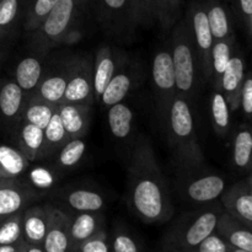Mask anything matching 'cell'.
<instances>
[{"label": "cell", "mask_w": 252, "mask_h": 252, "mask_svg": "<svg viewBox=\"0 0 252 252\" xmlns=\"http://www.w3.org/2000/svg\"><path fill=\"white\" fill-rule=\"evenodd\" d=\"M223 209L208 206L185 213L165 235L164 244L170 252H191L202 241L216 233Z\"/></svg>", "instance_id": "obj_5"}, {"label": "cell", "mask_w": 252, "mask_h": 252, "mask_svg": "<svg viewBox=\"0 0 252 252\" xmlns=\"http://www.w3.org/2000/svg\"><path fill=\"white\" fill-rule=\"evenodd\" d=\"M43 132L44 145L43 152H42V158L54 155L69 140L65 128H64L61 116L58 113V107H57L56 112L53 113L51 121H49L47 127L43 129Z\"/></svg>", "instance_id": "obj_32"}, {"label": "cell", "mask_w": 252, "mask_h": 252, "mask_svg": "<svg viewBox=\"0 0 252 252\" xmlns=\"http://www.w3.org/2000/svg\"><path fill=\"white\" fill-rule=\"evenodd\" d=\"M216 233L220 235L231 248L252 252V230L225 211L221 212L219 217Z\"/></svg>", "instance_id": "obj_18"}, {"label": "cell", "mask_w": 252, "mask_h": 252, "mask_svg": "<svg viewBox=\"0 0 252 252\" xmlns=\"http://www.w3.org/2000/svg\"><path fill=\"white\" fill-rule=\"evenodd\" d=\"M25 241H20L17 244H11V245H0V252H20L24 248Z\"/></svg>", "instance_id": "obj_44"}, {"label": "cell", "mask_w": 252, "mask_h": 252, "mask_svg": "<svg viewBox=\"0 0 252 252\" xmlns=\"http://www.w3.org/2000/svg\"><path fill=\"white\" fill-rule=\"evenodd\" d=\"M112 252H139L138 244L134 239L126 231H117L111 241Z\"/></svg>", "instance_id": "obj_41"}, {"label": "cell", "mask_w": 252, "mask_h": 252, "mask_svg": "<svg viewBox=\"0 0 252 252\" xmlns=\"http://www.w3.org/2000/svg\"><path fill=\"white\" fill-rule=\"evenodd\" d=\"M68 207L74 212H101L105 208V198L97 191L90 189H74L64 194Z\"/></svg>", "instance_id": "obj_27"}, {"label": "cell", "mask_w": 252, "mask_h": 252, "mask_svg": "<svg viewBox=\"0 0 252 252\" xmlns=\"http://www.w3.org/2000/svg\"><path fill=\"white\" fill-rule=\"evenodd\" d=\"M120 68L117 58L110 46H101L94 61V98L100 100L112 76Z\"/></svg>", "instance_id": "obj_19"}, {"label": "cell", "mask_w": 252, "mask_h": 252, "mask_svg": "<svg viewBox=\"0 0 252 252\" xmlns=\"http://www.w3.org/2000/svg\"><path fill=\"white\" fill-rule=\"evenodd\" d=\"M53 206L27 207L22 212V239L29 245H42L52 219Z\"/></svg>", "instance_id": "obj_13"}, {"label": "cell", "mask_w": 252, "mask_h": 252, "mask_svg": "<svg viewBox=\"0 0 252 252\" xmlns=\"http://www.w3.org/2000/svg\"><path fill=\"white\" fill-rule=\"evenodd\" d=\"M248 21H249V26H250V33H251V39H252V14L249 16Z\"/></svg>", "instance_id": "obj_46"}, {"label": "cell", "mask_w": 252, "mask_h": 252, "mask_svg": "<svg viewBox=\"0 0 252 252\" xmlns=\"http://www.w3.org/2000/svg\"><path fill=\"white\" fill-rule=\"evenodd\" d=\"M233 162L238 169H252V129L241 127L233 142Z\"/></svg>", "instance_id": "obj_34"}, {"label": "cell", "mask_w": 252, "mask_h": 252, "mask_svg": "<svg viewBox=\"0 0 252 252\" xmlns=\"http://www.w3.org/2000/svg\"><path fill=\"white\" fill-rule=\"evenodd\" d=\"M187 24L191 32L192 42L198 59L201 79L209 83L211 79V54L214 44L213 34L209 27L207 12L202 0H193L186 14Z\"/></svg>", "instance_id": "obj_6"}, {"label": "cell", "mask_w": 252, "mask_h": 252, "mask_svg": "<svg viewBox=\"0 0 252 252\" xmlns=\"http://www.w3.org/2000/svg\"><path fill=\"white\" fill-rule=\"evenodd\" d=\"M0 57H1V56H0Z\"/></svg>", "instance_id": "obj_52"}, {"label": "cell", "mask_w": 252, "mask_h": 252, "mask_svg": "<svg viewBox=\"0 0 252 252\" xmlns=\"http://www.w3.org/2000/svg\"><path fill=\"white\" fill-rule=\"evenodd\" d=\"M22 212L0 221V245H11V244H17L24 240L22 239Z\"/></svg>", "instance_id": "obj_38"}, {"label": "cell", "mask_w": 252, "mask_h": 252, "mask_svg": "<svg viewBox=\"0 0 252 252\" xmlns=\"http://www.w3.org/2000/svg\"><path fill=\"white\" fill-rule=\"evenodd\" d=\"M58 1L59 0H32L25 16V30L27 32L36 31Z\"/></svg>", "instance_id": "obj_36"}, {"label": "cell", "mask_w": 252, "mask_h": 252, "mask_svg": "<svg viewBox=\"0 0 252 252\" xmlns=\"http://www.w3.org/2000/svg\"><path fill=\"white\" fill-rule=\"evenodd\" d=\"M69 252H80L79 250H76V251H69Z\"/></svg>", "instance_id": "obj_49"}, {"label": "cell", "mask_w": 252, "mask_h": 252, "mask_svg": "<svg viewBox=\"0 0 252 252\" xmlns=\"http://www.w3.org/2000/svg\"><path fill=\"white\" fill-rule=\"evenodd\" d=\"M57 107L58 106L52 105V103L33 95L29 100H26L20 121L31 123V125H34L44 129L49 121H51L53 113L56 112Z\"/></svg>", "instance_id": "obj_29"}, {"label": "cell", "mask_w": 252, "mask_h": 252, "mask_svg": "<svg viewBox=\"0 0 252 252\" xmlns=\"http://www.w3.org/2000/svg\"><path fill=\"white\" fill-rule=\"evenodd\" d=\"M98 20L110 33L127 34L137 27L130 0H97Z\"/></svg>", "instance_id": "obj_10"}, {"label": "cell", "mask_w": 252, "mask_h": 252, "mask_svg": "<svg viewBox=\"0 0 252 252\" xmlns=\"http://www.w3.org/2000/svg\"><path fill=\"white\" fill-rule=\"evenodd\" d=\"M191 252H230V245L220 235L213 233Z\"/></svg>", "instance_id": "obj_40"}, {"label": "cell", "mask_w": 252, "mask_h": 252, "mask_svg": "<svg viewBox=\"0 0 252 252\" xmlns=\"http://www.w3.org/2000/svg\"><path fill=\"white\" fill-rule=\"evenodd\" d=\"M25 252H46V251H44L43 246L42 245H29V244H27L26 249H25Z\"/></svg>", "instance_id": "obj_45"}, {"label": "cell", "mask_w": 252, "mask_h": 252, "mask_svg": "<svg viewBox=\"0 0 252 252\" xmlns=\"http://www.w3.org/2000/svg\"><path fill=\"white\" fill-rule=\"evenodd\" d=\"M184 174L177 182V191L185 202L196 206H209L225 191V180L218 174H193L192 171H182Z\"/></svg>", "instance_id": "obj_7"}, {"label": "cell", "mask_w": 252, "mask_h": 252, "mask_svg": "<svg viewBox=\"0 0 252 252\" xmlns=\"http://www.w3.org/2000/svg\"><path fill=\"white\" fill-rule=\"evenodd\" d=\"M69 78V62L66 66L59 70L49 73L48 75L42 76L41 81L34 89L36 93L34 96L52 103V105L58 106L63 101L64 93H65L66 84Z\"/></svg>", "instance_id": "obj_22"}, {"label": "cell", "mask_w": 252, "mask_h": 252, "mask_svg": "<svg viewBox=\"0 0 252 252\" xmlns=\"http://www.w3.org/2000/svg\"><path fill=\"white\" fill-rule=\"evenodd\" d=\"M152 81L157 97V108L161 112L177 95L175 69L169 44L158 49L152 62Z\"/></svg>", "instance_id": "obj_9"}, {"label": "cell", "mask_w": 252, "mask_h": 252, "mask_svg": "<svg viewBox=\"0 0 252 252\" xmlns=\"http://www.w3.org/2000/svg\"><path fill=\"white\" fill-rule=\"evenodd\" d=\"M58 113L69 139L85 137L90 126V106L63 101L58 105Z\"/></svg>", "instance_id": "obj_17"}, {"label": "cell", "mask_w": 252, "mask_h": 252, "mask_svg": "<svg viewBox=\"0 0 252 252\" xmlns=\"http://www.w3.org/2000/svg\"><path fill=\"white\" fill-rule=\"evenodd\" d=\"M239 6H240L241 14L248 20L252 14V0H239Z\"/></svg>", "instance_id": "obj_43"}, {"label": "cell", "mask_w": 252, "mask_h": 252, "mask_svg": "<svg viewBox=\"0 0 252 252\" xmlns=\"http://www.w3.org/2000/svg\"><path fill=\"white\" fill-rule=\"evenodd\" d=\"M133 85H134V74L129 69L120 66L98 100L101 106L108 108L116 103L122 102L127 97Z\"/></svg>", "instance_id": "obj_24"}, {"label": "cell", "mask_w": 252, "mask_h": 252, "mask_svg": "<svg viewBox=\"0 0 252 252\" xmlns=\"http://www.w3.org/2000/svg\"><path fill=\"white\" fill-rule=\"evenodd\" d=\"M90 0H59L33 33V48L42 53L80 37L78 24Z\"/></svg>", "instance_id": "obj_3"}, {"label": "cell", "mask_w": 252, "mask_h": 252, "mask_svg": "<svg viewBox=\"0 0 252 252\" xmlns=\"http://www.w3.org/2000/svg\"><path fill=\"white\" fill-rule=\"evenodd\" d=\"M42 79V63L36 57H26L19 62L14 74V80L25 91L34 90Z\"/></svg>", "instance_id": "obj_30"}, {"label": "cell", "mask_w": 252, "mask_h": 252, "mask_svg": "<svg viewBox=\"0 0 252 252\" xmlns=\"http://www.w3.org/2000/svg\"><path fill=\"white\" fill-rule=\"evenodd\" d=\"M25 91L15 80H0V116L6 122L20 120L26 103Z\"/></svg>", "instance_id": "obj_20"}, {"label": "cell", "mask_w": 252, "mask_h": 252, "mask_svg": "<svg viewBox=\"0 0 252 252\" xmlns=\"http://www.w3.org/2000/svg\"><path fill=\"white\" fill-rule=\"evenodd\" d=\"M85 153V139L84 138H71L56 153L58 167L63 170H69L78 166L83 160Z\"/></svg>", "instance_id": "obj_35"}, {"label": "cell", "mask_w": 252, "mask_h": 252, "mask_svg": "<svg viewBox=\"0 0 252 252\" xmlns=\"http://www.w3.org/2000/svg\"><path fill=\"white\" fill-rule=\"evenodd\" d=\"M159 118L177 167L181 171L202 169L206 158L197 137L189 101L176 95L159 112Z\"/></svg>", "instance_id": "obj_2"}, {"label": "cell", "mask_w": 252, "mask_h": 252, "mask_svg": "<svg viewBox=\"0 0 252 252\" xmlns=\"http://www.w3.org/2000/svg\"><path fill=\"white\" fill-rule=\"evenodd\" d=\"M94 62L90 57H81L69 62V78L64 93V102L93 106ZM62 101V102H63Z\"/></svg>", "instance_id": "obj_8"}, {"label": "cell", "mask_w": 252, "mask_h": 252, "mask_svg": "<svg viewBox=\"0 0 252 252\" xmlns=\"http://www.w3.org/2000/svg\"><path fill=\"white\" fill-rule=\"evenodd\" d=\"M107 122L113 138L118 140H126L132 133L134 112L127 103L122 101L108 107Z\"/></svg>", "instance_id": "obj_26"}, {"label": "cell", "mask_w": 252, "mask_h": 252, "mask_svg": "<svg viewBox=\"0 0 252 252\" xmlns=\"http://www.w3.org/2000/svg\"><path fill=\"white\" fill-rule=\"evenodd\" d=\"M240 108L246 117H252V74H248L244 79L240 93Z\"/></svg>", "instance_id": "obj_42"}, {"label": "cell", "mask_w": 252, "mask_h": 252, "mask_svg": "<svg viewBox=\"0 0 252 252\" xmlns=\"http://www.w3.org/2000/svg\"><path fill=\"white\" fill-rule=\"evenodd\" d=\"M128 203L147 224H160L174 216L171 194L158 162L152 142L140 134L134 142L128 165Z\"/></svg>", "instance_id": "obj_1"}, {"label": "cell", "mask_w": 252, "mask_h": 252, "mask_svg": "<svg viewBox=\"0 0 252 252\" xmlns=\"http://www.w3.org/2000/svg\"><path fill=\"white\" fill-rule=\"evenodd\" d=\"M30 162L17 148L0 145V182H20Z\"/></svg>", "instance_id": "obj_21"}, {"label": "cell", "mask_w": 252, "mask_h": 252, "mask_svg": "<svg viewBox=\"0 0 252 252\" xmlns=\"http://www.w3.org/2000/svg\"><path fill=\"white\" fill-rule=\"evenodd\" d=\"M154 21L164 31H170L182 19L181 0H152Z\"/></svg>", "instance_id": "obj_31"}, {"label": "cell", "mask_w": 252, "mask_h": 252, "mask_svg": "<svg viewBox=\"0 0 252 252\" xmlns=\"http://www.w3.org/2000/svg\"><path fill=\"white\" fill-rule=\"evenodd\" d=\"M105 219L101 212H80L76 216H70L69 224V238H70V251L80 250L81 246L102 233Z\"/></svg>", "instance_id": "obj_14"}, {"label": "cell", "mask_w": 252, "mask_h": 252, "mask_svg": "<svg viewBox=\"0 0 252 252\" xmlns=\"http://www.w3.org/2000/svg\"><path fill=\"white\" fill-rule=\"evenodd\" d=\"M234 43H235V37L214 41L211 54V79H209V83L214 86V89L219 88L221 76L233 56Z\"/></svg>", "instance_id": "obj_28"}, {"label": "cell", "mask_w": 252, "mask_h": 252, "mask_svg": "<svg viewBox=\"0 0 252 252\" xmlns=\"http://www.w3.org/2000/svg\"><path fill=\"white\" fill-rule=\"evenodd\" d=\"M17 149L30 160L34 161L42 158L44 145V132L42 128L31 123L20 121L17 128Z\"/></svg>", "instance_id": "obj_23"}, {"label": "cell", "mask_w": 252, "mask_h": 252, "mask_svg": "<svg viewBox=\"0 0 252 252\" xmlns=\"http://www.w3.org/2000/svg\"><path fill=\"white\" fill-rule=\"evenodd\" d=\"M169 47L174 62L176 94L189 101L197 91L198 83L202 79L186 17H182L172 27Z\"/></svg>", "instance_id": "obj_4"}, {"label": "cell", "mask_w": 252, "mask_h": 252, "mask_svg": "<svg viewBox=\"0 0 252 252\" xmlns=\"http://www.w3.org/2000/svg\"><path fill=\"white\" fill-rule=\"evenodd\" d=\"M230 107L220 90L214 89L211 96V117L213 128L219 137H225L230 129Z\"/></svg>", "instance_id": "obj_33"}, {"label": "cell", "mask_w": 252, "mask_h": 252, "mask_svg": "<svg viewBox=\"0 0 252 252\" xmlns=\"http://www.w3.org/2000/svg\"><path fill=\"white\" fill-rule=\"evenodd\" d=\"M26 245H27V244H25V245H24V248L21 249V251H20V252H25V249H26Z\"/></svg>", "instance_id": "obj_48"}, {"label": "cell", "mask_w": 252, "mask_h": 252, "mask_svg": "<svg viewBox=\"0 0 252 252\" xmlns=\"http://www.w3.org/2000/svg\"><path fill=\"white\" fill-rule=\"evenodd\" d=\"M221 203L226 213L252 230V181L250 179L224 191Z\"/></svg>", "instance_id": "obj_11"}, {"label": "cell", "mask_w": 252, "mask_h": 252, "mask_svg": "<svg viewBox=\"0 0 252 252\" xmlns=\"http://www.w3.org/2000/svg\"><path fill=\"white\" fill-rule=\"evenodd\" d=\"M249 179H250V180H251V181H252V176H250V177H249Z\"/></svg>", "instance_id": "obj_50"}, {"label": "cell", "mask_w": 252, "mask_h": 252, "mask_svg": "<svg viewBox=\"0 0 252 252\" xmlns=\"http://www.w3.org/2000/svg\"><path fill=\"white\" fill-rule=\"evenodd\" d=\"M70 216L62 209L53 207L52 219L42 246L46 252H69L70 238H69Z\"/></svg>", "instance_id": "obj_16"}, {"label": "cell", "mask_w": 252, "mask_h": 252, "mask_svg": "<svg viewBox=\"0 0 252 252\" xmlns=\"http://www.w3.org/2000/svg\"><path fill=\"white\" fill-rule=\"evenodd\" d=\"M251 176H252V175H251Z\"/></svg>", "instance_id": "obj_51"}, {"label": "cell", "mask_w": 252, "mask_h": 252, "mask_svg": "<svg viewBox=\"0 0 252 252\" xmlns=\"http://www.w3.org/2000/svg\"><path fill=\"white\" fill-rule=\"evenodd\" d=\"M137 26H149L154 22L152 0H130Z\"/></svg>", "instance_id": "obj_39"}, {"label": "cell", "mask_w": 252, "mask_h": 252, "mask_svg": "<svg viewBox=\"0 0 252 252\" xmlns=\"http://www.w3.org/2000/svg\"><path fill=\"white\" fill-rule=\"evenodd\" d=\"M36 197V192L22 181L0 182V221L25 211Z\"/></svg>", "instance_id": "obj_12"}, {"label": "cell", "mask_w": 252, "mask_h": 252, "mask_svg": "<svg viewBox=\"0 0 252 252\" xmlns=\"http://www.w3.org/2000/svg\"><path fill=\"white\" fill-rule=\"evenodd\" d=\"M230 252H249V251L239 250V249H235V248H231V246H230Z\"/></svg>", "instance_id": "obj_47"}, {"label": "cell", "mask_w": 252, "mask_h": 252, "mask_svg": "<svg viewBox=\"0 0 252 252\" xmlns=\"http://www.w3.org/2000/svg\"><path fill=\"white\" fill-rule=\"evenodd\" d=\"M20 11L21 0H0V41L14 31Z\"/></svg>", "instance_id": "obj_37"}, {"label": "cell", "mask_w": 252, "mask_h": 252, "mask_svg": "<svg viewBox=\"0 0 252 252\" xmlns=\"http://www.w3.org/2000/svg\"><path fill=\"white\" fill-rule=\"evenodd\" d=\"M202 2L206 9L207 19H208L214 41L235 37L230 17L220 0H202Z\"/></svg>", "instance_id": "obj_25"}, {"label": "cell", "mask_w": 252, "mask_h": 252, "mask_svg": "<svg viewBox=\"0 0 252 252\" xmlns=\"http://www.w3.org/2000/svg\"><path fill=\"white\" fill-rule=\"evenodd\" d=\"M245 75L244 58L240 54H233L218 88L228 101L230 111H236L240 107V93Z\"/></svg>", "instance_id": "obj_15"}]
</instances>
